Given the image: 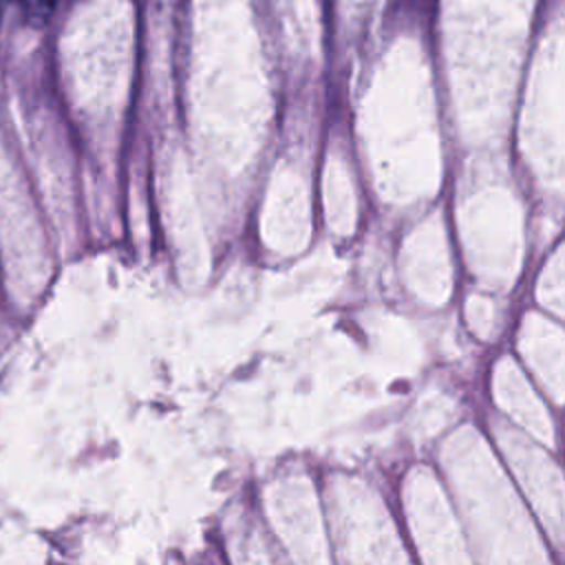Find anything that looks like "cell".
Instances as JSON below:
<instances>
[{"label":"cell","mask_w":565,"mask_h":565,"mask_svg":"<svg viewBox=\"0 0 565 565\" xmlns=\"http://www.w3.org/2000/svg\"><path fill=\"white\" fill-rule=\"evenodd\" d=\"M57 2H60V0H33V7H31V15H29V20H31L35 26L46 24V22L51 20V15L55 13Z\"/></svg>","instance_id":"cell-1"},{"label":"cell","mask_w":565,"mask_h":565,"mask_svg":"<svg viewBox=\"0 0 565 565\" xmlns=\"http://www.w3.org/2000/svg\"><path fill=\"white\" fill-rule=\"evenodd\" d=\"M4 4H7V0H0V24H2V13H4Z\"/></svg>","instance_id":"cell-2"}]
</instances>
